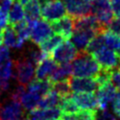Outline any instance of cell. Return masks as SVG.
Segmentation results:
<instances>
[{
	"label": "cell",
	"instance_id": "obj_1",
	"mask_svg": "<svg viewBox=\"0 0 120 120\" xmlns=\"http://www.w3.org/2000/svg\"><path fill=\"white\" fill-rule=\"evenodd\" d=\"M73 77L96 78L101 71L100 65L85 50H79L78 53L72 60Z\"/></svg>",
	"mask_w": 120,
	"mask_h": 120
},
{
	"label": "cell",
	"instance_id": "obj_2",
	"mask_svg": "<svg viewBox=\"0 0 120 120\" xmlns=\"http://www.w3.org/2000/svg\"><path fill=\"white\" fill-rule=\"evenodd\" d=\"M92 56L103 69L112 70L120 67V55L117 52L108 48L107 46H104L98 52H94Z\"/></svg>",
	"mask_w": 120,
	"mask_h": 120
},
{
	"label": "cell",
	"instance_id": "obj_3",
	"mask_svg": "<svg viewBox=\"0 0 120 120\" xmlns=\"http://www.w3.org/2000/svg\"><path fill=\"white\" fill-rule=\"evenodd\" d=\"M22 105L11 98L0 102V120H20L24 116Z\"/></svg>",
	"mask_w": 120,
	"mask_h": 120
},
{
	"label": "cell",
	"instance_id": "obj_4",
	"mask_svg": "<svg viewBox=\"0 0 120 120\" xmlns=\"http://www.w3.org/2000/svg\"><path fill=\"white\" fill-rule=\"evenodd\" d=\"M91 6H92V13L96 15L98 20L108 28V25L114 19V14L112 8V1L95 0L91 3Z\"/></svg>",
	"mask_w": 120,
	"mask_h": 120
},
{
	"label": "cell",
	"instance_id": "obj_5",
	"mask_svg": "<svg viewBox=\"0 0 120 120\" xmlns=\"http://www.w3.org/2000/svg\"><path fill=\"white\" fill-rule=\"evenodd\" d=\"M78 51L79 50L76 49L75 45L71 41L65 40L53 50L51 55L52 58L57 64H63L72 61L76 56V54L78 53Z\"/></svg>",
	"mask_w": 120,
	"mask_h": 120
},
{
	"label": "cell",
	"instance_id": "obj_6",
	"mask_svg": "<svg viewBox=\"0 0 120 120\" xmlns=\"http://www.w3.org/2000/svg\"><path fill=\"white\" fill-rule=\"evenodd\" d=\"M14 67L16 69V79L19 83L23 85L29 84L35 74L34 65L27 58H24L14 61Z\"/></svg>",
	"mask_w": 120,
	"mask_h": 120
},
{
	"label": "cell",
	"instance_id": "obj_7",
	"mask_svg": "<svg viewBox=\"0 0 120 120\" xmlns=\"http://www.w3.org/2000/svg\"><path fill=\"white\" fill-rule=\"evenodd\" d=\"M67 13L65 4L61 0H52L41 8V17L47 22H54L64 17Z\"/></svg>",
	"mask_w": 120,
	"mask_h": 120
},
{
	"label": "cell",
	"instance_id": "obj_8",
	"mask_svg": "<svg viewBox=\"0 0 120 120\" xmlns=\"http://www.w3.org/2000/svg\"><path fill=\"white\" fill-rule=\"evenodd\" d=\"M117 93L118 91L116 87L112 84L111 80L99 85L98 89L96 91V96L98 102V109L101 111H106L108 103L113 100Z\"/></svg>",
	"mask_w": 120,
	"mask_h": 120
},
{
	"label": "cell",
	"instance_id": "obj_9",
	"mask_svg": "<svg viewBox=\"0 0 120 120\" xmlns=\"http://www.w3.org/2000/svg\"><path fill=\"white\" fill-rule=\"evenodd\" d=\"M70 98L80 110L98 111V98L93 92H74Z\"/></svg>",
	"mask_w": 120,
	"mask_h": 120
},
{
	"label": "cell",
	"instance_id": "obj_10",
	"mask_svg": "<svg viewBox=\"0 0 120 120\" xmlns=\"http://www.w3.org/2000/svg\"><path fill=\"white\" fill-rule=\"evenodd\" d=\"M52 29L50 23L45 20H37L31 29L30 39L35 44L38 45L51 36H52Z\"/></svg>",
	"mask_w": 120,
	"mask_h": 120
},
{
	"label": "cell",
	"instance_id": "obj_11",
	"mask_svg": "<svg viewBox=\"0 0 120 120\" xmlns=\"http://www.w3.org/2000/svg\"><path fill=\"white\" fill-rule=\"evenodd\" d=\"M51 26L55 34L61 35L65 40H69L73 33L74 18L70 15H65L59 20L52 22Z\"/></svg>",
	"mask_w": 120,
	"mask_h": 120
},
{
	"label": "cell",
	"instance_id": "obj_12",
	"mask_svg": "<svg viewBox=\"0 0 120 120\" xmlns=\"http://www.w3.org/2000/svg\"><path fill=\"white\" fill-rule=\"evenodd\" d=\"M70 88L73 92H96L99 84L96 78H83V77H70Z\"/></svg>",
	"mask_w": 120,
	"mask_h": 120
},
{
	"label": "cell",
	"instance_id": "obj_13",
	"mask_svg": "<svg viewBox=\"0 0 120 120\" xmlns=\"http://www.w3.org/2000/svg\"><path fill=\"white\" fill-rule=\"evenodd\" d=\"M65 7L68 15L73 18L82 17L92 14L91 3L84 2L82 0H65Z\"/></svg>",
	"mask_w": 120,
	"mask_h": 120
},
{
	"label": "cell",
	"instance_id": "obj_14",
	"mask_svg": "<svg viewBox=\"0 0 120 120\" xmlns=\"http://www.w3.org/2000/svg\"><path fill=\"white\" fill-rule=\"evenodd\" d=\"M62 112L59 107H53L49 109L36 108L29 111L28 117L31 120H59L61 119Z\"/></svg>",
	"mask_w": 120,
	"mask_h": 120
},
{
	"label": "cell",
	"instance_id": "obj_15",
	"mask_svg": "<svg viewBox=\"0 0 120 120\" xmlns=\"http://www.w3.org/2000/svg\"><path fill=\"white\" fill-rule=\"evenodd\" d=\"M98 35L94 29H82L73 31L71 36V42L78 50H84L90 40Z\"/></svg>",
	"mask_w": 120,
	"mask_h": 120
},
{
	"label": "cell",
	"instance_id": "obj_16",
	"mask_svg": "<svg viewBox=\"0 0 120 120\" xmlns=\"http://www.w3.org/2000/svg\"><path fill=\"white\" fill-rule=\"evenodd\" d=\"M57 63L51 57V55L44 58L37 67L36 68V78L38 80H45L49 79L52 72L56 69Z\"/></svg>",
	"mask_w": 120,
	"mask_h": 120
},
{
	"label": "cell",
	"instance_id": "obj_17",
	"mask_svg": "<svg viewBox=\"0 0 120 120\" xmlns=\"http://www.w3.org/2000/svg\"><path fill=\"white\" fill-rule=\"evenodd\" d=\"M52 84L53 83L49 79H45V80L36 79V80H32V82L28 84L27 89L29 92H34L43 97L45 94H47L52 89Z\"/></svg>",
	"mask_w": 120,
	"mask_h": 120
},
{
	"label": "cell",
	"instance_id": "obj_18",
	"mask_svg": "<svg viewBox=\"0 0 120 120\" xmlns=\"http://www.w3.org/2000/svg\"><path fill=\"white\" fill-rule=\"evenodd\" d=\"M72 76V66L69 62L60 64L59 67L56 68V69L52 72V74L50 76L49 80L54 83L56 82L68 79Z\"/></svg>",
	"mask_w": 120,
	"mask_h": 120
},
{
	"label": "cell",
	"instance_id": "obj_19",
	"mask_svg": "<svg viewBox=\"0 0 120 120\" xmlns=\"http://www.w3.org/2000/svg\"><path fill=\"white\" fill-rule=\"evenodd\" d=\"M62 97H60L54 90H51L47 94H45L39 100L38 107V109H49L53 107H58Z\"/></svg>",
	"mask_w": 120,
	"mask_h": 120
},
{
	"label": "cell",
	"instance_id": "obj_20",
	"mask_svg": "<svg viewBox=\"0 0 120 120\" xmlns=\"http://www.w3.org/2000/svg\"><path fill=\"white\" fill-rule=\"evenodd\" d=\"M98 111L80 110L75 113H62L61 120H97Z\"/></svg>",
	"mask_w": 120,
	"mask_h": 120
},
{
	"label": "cell",
	"instance_id": "obj_21",
	"mask_svg": "<svg viewBox=\"0 0 120 120\" xmlns=\"http://www.w3.org/2000/svg\"><path fill=\"white\" fill-rule=\"evenodd\" d=\"M64 40L65 39L61 35L54 34V35L51 36L49 38H47L46 40H44L43 42H41L40 44H38V47H39L40 51L51 55V53L53 52V50Z\"/></svg>",
	"mask_w": 120,
	"mask_h": 120
},
{
	"label": "cell",
	"instance_id": "obj_22",
	"mask_svg": "<svg viewBox=\"0 0 120 120\" xmlns=\"http://www.w3.org/2000/svg\"><path fill=\"white\" fill-rule=\"evenodd\" d=\"M24 17L27 22L37 21L41 15V8L38 0H30L24 5Z\"/></svg>",
	"mask_w": 120,
	"mask_h": 120
},
{
	"label": "cell",
	"instance_id": "obj_23",
	"mask_svg": "<svg viewBox=\"0 0 120 120\" xmlns=\"http://www.w3.org/2000/svg\"><path fill=\"white\" fill-rule=\"evenodd\" d=\"M42 97L37 93H34V92H29L28 93H25L22 98H21V103L22 105V107L25 109V110H28V111H32L34 109H36L38 107V104L40 100Z\"/></svg>",
	"mask_w": 120,
	"mask_h": 120
},
{
	"label": "cell",
	"instance_id": "obj_24",
	"mask_svg": "<svg viewBox=\"0 0 120 120\" xmlns=\"http://www.w3.org/2000/svg\"><path fill=\"white\" fill-rule=\"evenodd\" d=\"M52 90H54L62 98L70 97L72 94L71 93L72 90H71L70 84H69V78L54 82L52 84Z\"/></svg>",
	"mask_w": 120,
	"mask_h": 120
},
{
	"label": "cell",
	"instance_id": "obj_25",
	"mask_svg": "<svg viewBox=\"0 0 120 120\" xmlns=\"http://www.w3.org/2000/svg\"><path fill=\"white\" fill-rule=\"evenodd\" d=\"M22 6V5H21L19 1L15 2L12 5V8L8 15V25L24 19V10Z\"/></svg>",
	"mask_w": 120,
	"mask_h": 120
},
{
	"label": "cell",
	"instance_id": "obj_26",
	"mask_svg": "<svg viewBox=\"0 0 120 120\" xmlns=\"http://www.w3.org/2000/svg\"><path fill=\"white\" fill-rule=\"evenodd\" d=\"M58 107L60 108L62 113H75L80 111L79 107L75 104L70 97L62 98Z\"/></svg>",
	"mask_w": 120,
	"mask_h": 120
},
{
	"label": "cell",
	"instance_id": "obj_27",
	"mask_svg": "<svg viewBox=\"0 0 120 120\" xmlns=\"http://www.w3.org/2000/svg\"><path fill=\"white\" fill-rule=\"evenodd\" d=\"M105 46V42H104V38H103V34H98L96 35L88 43V45L86 46V48L84 49L88 53L93 54L94 52H98V50H100L102 47Z\"/></svg>",
	"mask_w": 120,
	"mask_h": 120
},
{
	"label": "cell",
	"instance_id": "obj_28",
	"mask_svg": "<svg viewBox=\"0 0 120 120\" xmlns=\"http://www.w3.org/2000/svg\"><path fill=\"white\" fill-rule=\"evenodd\" d=\"M18 37L16 32L10 25H7L4 29V43L8 48H16Z\"/></svg>",
	"mask_w": 120,
	"mask_h": 120
},
{
	"label": "cell",
	"instance_id": "obj_29",
	"mask_svg": "<svg viewBox=\"0 0 120 120\" xmlns=\"http://www.w3.org/2000/svg\"><path fill=\"white\" fill-rule=\"evenodd\" d=\"M14 67V61L8 59L3 64L0 65V79L3 80H9L11 77H13V68Z\"/></svg>",
	"mask_w": 120,
	"mask_h": 120
},
{
	"label": "cell",
	"instance_id": "obj_30",
	"mask_svg": "<svg viewBox=\"0 0 120 120\" xmlns=\"http://www.w3.org/2000/svg\"><path fill=\"white\" fill-rule=\"evenodd\" d=\"M47 56H49V54L43 52L42 51H31L27 59L33 64V65H38L44 58H46Z\"/></svg>",
	"mask_w": 120,
	"mask_h": 120
},
{
	"label": "cell",
	"instance_id": "obj_31",
	"mask_svg": "<svg viewBox=\"0 0 120 120\" xmlns=\"http://www.w3.org/2000/svg\"><path fill=\"white\" fill-rule=\"evenodd\" d=\"M26 85H23V84H19L15 89H14V91L10 94V97L9 98H11L12 99H14V100H18V101H20L21 102V98H22V97L26 93Z\"/></svg>",
	"mask_w": 120,
	"mask_h": 120
},
{
	"label": "cell",
	"instance_id": "obj_32",
	"mask_svg": "<svg viewBox=\"0 0 120 120\" xmlns=\"http://www.w3.org/2000/svg\"><path fill=\"white\" fill-rule=\"evenodd\" d=\"M110 80L112 82V84L116 87L117 91L120 92V67L111 70Z\"/></svg>",
	"mask_w": 120,
	"mask_h": 120
},
{
	"label": "cell",
	"instance_id": "obj_33",
	"mask_svg": "<svg viewBox=\"0 0 120 120\" xmlns=\"http://www.w3.org/2000/svg\"><path fill=\"white\" fill-rule=\"evenodd\" d=\"M108 30L120 37V18L113 19L108 25Z\"/></svg>",
	"mask_w": 120,
	"mask_h": 120
},
{
	"label": "cell",
	"instance_id": "obj_34",
	"mask_svg": "<svg viewBox=\"0 0 120 120\" xmlns=\"http://www.w3.org/2000/svg\"><path fill=\"white\" fill-rule=\"evenodd\" d=\"M9 59V50L7 46L0 47V65Z\"/></svg>",
	"mask_w": 120,
	"mask_h": 120
},
{
	"label": "cell",
	"instance_id": "obj_35",
	"mask_svg": "<svg viewBox=\"0 0 120 120\" xmlns=\"http://www.w3.org/2000/svg\"><path fill=\"white\" fill-rule=\"evenodd\" d=\"M112 8L114 16L116 18H120V1L112 0Z\"/></svg>",
	"mask_w": 120,
	"mask_h": 120
},
{
	"label": "cell",
	"instance_id": "obj_36",
	"mask_svg": "<svg viewBox=\"0 0 120 120\" xmlns=\"http://www.w3.org/2000/svg\"><path fill=\"white\" fill-rule=\"evenodd\" d=\"M13 2H14V0H2L0 3V8L3 11L8 12L9 10L10 7L13 5Z\"/></svg>",
	"mask_w": 120,
	"mask_h": 120
},
{
	"label": "cell",
	"instance_id": "obj_37",
	"mask_svg": "<svg viewBox=\"0 0 120 120\" xmlns=\"http://www.w3.org/2000/svg\"><path fill=\"white\" fill-rule=\"evenodd\" d=\"M51 1H52V0H38V4H39L40 8H43L46 4H48V3L51 2Z\"/></svg>",
	"mask_w": 120,
	"mask_h": 120
},
{
	"label": "cell",
	"instance_id": "obj_38",
	"mask_svg": "<svg viewBox=\"0 0 120 120\" xmlns=\"http://www.w3.org/2000/svg\"><path fill=\"white\" fill-rule=\"evenodd\" d=\"M3 42H4V31L0 32V47L2 46Z\"/></svg>",
	"mask_w": 120,
	"mask_h": 120
},
{
	"label": "cell",
	"instance_id": "obj_39",
	"mask_svg": "<svg viewBox=\"0 0 120 120\" xmlns=\"http://www.w3.org/2000/svg\"><path fill=\"white\" fill-rule=\"evenodd\" d=\"M29 1H30V0H19L20 4H21V5H23V6H24V5H26Z\"/></svg>",
	"mask_w": 120,
	"mask_h": 120
},
{
	"label": "cell",
	"instance_id": "obj_40",
	"mask_svg": "<svg viewBox=\"0 0 120 120\" xmlns=\"http://www.w3.org/2000/svg\"><path fill=\"white\" fill-rule=\"evenodd\" d=\"M20 120H31L29 117H27V116H25V117H22V118H21Z\"/></svg>",
	"mask_w": 120,
	"mask_h": 120
},
{
	"label": "cell",
	"instance_id": "obj_41",
	"mask_svg": "<svg viewBox=\"0 0 120 120\" xmlns=\"http://www.w3.org/2000/svg\"><path fill=\"white\" fill-rule=\"evenodd\" d=\"M82 1L87 2V3H92V2H93V1H95V0H82Z\"/></svg>",
	"mask_w": 120,
	"mask_h": 120
},
{
	"label": "cell",
	"instance_id": "obj_42",
	"mask_svg": "<svg viewBox=\"0 0 120 120\" xmlns=\"http://www.w3.org/2000/svg\"><path fill=\"white\" fill-rule=\"evenodd\" d=\"M119 93H120V92H119Z\"/></svg>",
	"mask_w": 120,
	"mask_h": 120
}]
</instances>
